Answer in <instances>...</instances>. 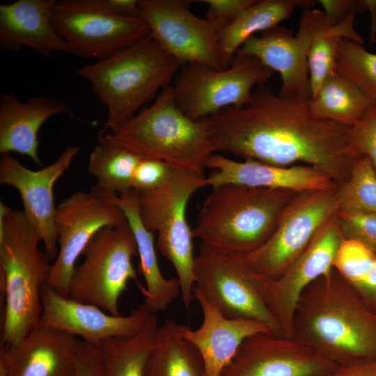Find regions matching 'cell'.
Masks as SVG:
<instances>
[{
  "mask_svg": "<svg viewBox=\"0 0 376 376\" xmlns=\"http://www.w3.org/2000/svg\"><path fill=\"white\" fill-rule=\"evenodd\" d=\"M92 189L116 204L125 214L136 244L138 272L146 283V286L137 285L145 298L143 303L152 314L163 312L180 295V288L177 278L166 279L162 273L153 233L146 228L140 217L139 194L133 189L120 195L102 192L93 187Z\"/></svg>",
  "mask_w": 376,
  "mask_h": 376,
  "instance_id": "24",
  "label": "cell"
},
{
  "mask_svg": "<svg viewBox=\"0 0 376 376\" xmlns=\"http://www.w3.org/2000/svg\"><path fill=\"white\" fill-rule=\"evenodd\" d=\"M207 168L212 171L206 177L211 187L235 184L256 187L284 189L295 192L305 190L336 191L337 185L325 173L304 164L281 167L253 159L235 161L214 153Z\"/></svg>",
  "mask_w": 376,
  "mask_h": 376,
  "instance_id": "21",
  "label": "cell"
},
{
  "mask_svg": "<svg viewBox=\"0 0 376 376\" xmlns=\"http://www.w3.org/2000/svg\"><path fill=\"white\" fill-rule=\"evenodd\" d=\"M180 325L168 318L158 326L145 376H204L201 356L183 338Z\"/></svg>",
  "mask_w": 376,
  "mask_h": 376,
  "instance_id": "27",
  "label": "cell"
},
{
  "mask_svg": "<svg viewBox=\"0 0 376 376\" xmlns=\"http://www.w3.org/2000/svg\"><path fill=\"white\" fill-rule=\"evenodd\" d=\"M207 185L204 174L175 168L159 188L139 194V213L143 224L157 235L156 246L169 260L177 274L180 298L189 311L195 284L192 229L187 218L191 196Z\"/></svg>",
  "mask_w": 376,
  "mask_h": 376,
  "instance_id": "7",
  "label": "cell"
},
{
  "mask_svg": "<svg viewBox=\"0 0 376 376\" xmlns=\"http://www.w3.org/2000/svg\"><path fill=\"white\" fill-rule=\"evenodd\" d=\"M338 212L336 191H298L285 207L269 239L256 251L242 257L255 272L269 279H277Z\"/></svg>",
  "mask_w": 376,
  "mask_h": 376,
  "instance_id": "11",
  "label": "cell"
},
{
  "mask_svg": "<svg viewBox=\"0 0 376 376\" xmlns=\"http://www.w3.org/2000/svg\"><path fill=\"white\" fill-rule=\"evenodd\" d=\"M82 256L70 281L68 297L120 315L118 300L129 281L140 283L132 264V258L138 256L136 244L127 221L100 230Z\"/></svg>",
  "mask_w": 376,
  "mask_h": 376,
  "instance_id": "9",
  "label": "cell"
},
{
  "mask_svg": "<svg viewBox=\"0 0 376 376\" xmlns=\"http://www.w3.org/2000/svg\"><path fill=\"white\" fill-rule=\"evenodd\" d=\"M345 239L357 240L376 255V214L369 212L342 211L337 213Z\"/></svg>",
  "mask_w": 376,
  "mask_h": 376,
  "instance_id": "35",
  "label": "cell"
},
{
  "mask_svg": "<svg viewBox=\"0 0 376 376\" xmlns=\"http://www.w3.org/2000/svg\"><path fill=\"white\" fill-rule=\"evenodd\" d=\"M111 134L118 143L144 157L201 174L215 152L201 120H191L176 107L171 85Z\"/></svg>",
  "mask_w": 376,
  "mask_h": 376,
  "instance_id": "6",
  "label": "cell"
},
{
  "mask_svg": "<svg viewBox=\"0 0 376 376\" xmlns=\"http://www.w3.org/2000/svg\"><path fill=\"white\" fill-rule=\"evenodd\" d=\"M182 66L148 36L107 58L79 68L107 109L100 134L114 133L164 88L171 85Z\"/></svg>",
  "mask_w": 376,
  "mask_h": 376,
  "instance_id": "5",
  "label": "cell"
},
{
  "mask_svg": "<svg viewBox=\"0 0 376 376\" xmlns=\"http://www.w3.org/2000/svg\"><path fill=\"white\" fill-rule=\"evenodd\" d=\"M338 366L292 338L259 333L244 340L221 376H324Z\"/></svg>",
  "mask_w": 376,
  "mask_h": 376,
  "instance_id": "18",
  "label": "cell"
},
{
  "mask_svg": "<svg viewBox=\"0 0 376 376\" xmlns=\"http://www.w3.org/2000/svg\"><path fill=\"white\" fill-rule=\"evenodd\" d=\"M113 13L127 18L141 19L138 0H102Z\"/></svg>",
  "mask_w": 376,
  "mask_h": 376,
  "instance_id": "43",
  "label": "cell"
},
{
  "mask_svg": "<svg viewBox=\"0 0 376 376\" xmlns=\"http://www.w3.org/2000/svg\"><path fill=\"white\" fill-rule=\"evenodd\" d=\"M122 210L91 189L65 198L56 207L55 228L58 254L51 265L47 283L68 297L70 281L79 257L102 229L127 222Z\"/></svg>",
  "mask_w": 376,
  "mask_h": 376,
  "instance_id": "13",
  "label": "cell"
},
{
  "mask_svg": "<svg viewBox=\"0 0 376 376\" xmlns=\"http://www.w3.org/2000/svg\"><path fill=\"white\" fill-rule=\"evenodd\" d=\"M143 157L118 143L110 132L99 134L87 166L88 172L96 180L93 187L118 195L130 191L134 171Z\"/></svg>",
  "mask_w": 376,
  "mask_h": 376,
  "instance_id": "30",
  "label": "cell"
},
{
  "mask_svg": "<svg viewBox=\"0 0 376 376\" xmlns=\"http://www.w3.org/2000/svg\"><path fill=\"white\" fill-rule=\"evenodd\" d=\"M354 288L368 307L376 315V262L368 276Z\"/></svg>",
  "mask_w": 376,
  "mask_h": 376,
  "instance_id": "41",
  "label": "cell"
},
{
  "mask_svg": "<svg viewBox=\"0 0 376 376\" xmlns=\"http://www.w3.org/2000/svg\"><path fill=\"white\" fill-rule=\"evenodd\" d=\"M50 11L56 31L88 59H104L150 35L142 19L119 16L102 0H52Z\"/></svg>",
  "mask_w": 376,
  "mask_h": 376,
  "instance_id": "10",
  "label": "cell"
},
{
  "mask_svg": "<svg viewBox=\"0 0 376 376\" xmlns=\"http://www.w3.org/2000/svg\"><path fill=\"white\" fill-rule=\"evenodd\" d=\"M158 326L157 314H152L135 335L103 340L100 345L102 355L100 376H145Z\"/></svg>",
  "mask_w": 376,
  "mask_h": 376,
  "instance_id": "31",
  "label": "cell"
},
{
  "mask_svg": "<svg viewBox=\"0 0 376 376\" xmlns=\"http://www.w3.org/2000/svg\"><path fill=\"white\" fill-rule=\"evenodd\" d=\"M365 1L366 10L370 16V42L376 45V0H365Z\"/></svg>",
  "mask_w": 376,
  "mask_h": 376,
  "instance_id": "44",
  "label": "cell"
},
{
  "mask_svg": "<svg viewBox=\"0 0 376 376\" xmlns=\"http://www.w3.org/2000/svg\"><path fill=\"white\" fill-rule=\"evenodd\" d=\"M193 294L202 311V323L196 329L181 324L180 329L183 338L199 353L204 376H221L248 337L259 333L275 334L265 323L225 316L195 288Z\"/></svg>",
  "mask_w": 376,
  "mask_h": 376,
  "instance_id": "20",
  "label": "cell"
},
{
  "mask_svg": "<svg viewBox=\"0 0 376 376\" xmlns=\"http://www.w3.org/2000/svg\"><path fill=\"white\" fill-rule=\"evenodd\" d=\"M63 102L35 96L23 102L11 93L0 99V153L17 152L42 164L38 156V133L52 116L70 113Z\"/></svg>",
  "mask_w": 376,
  "mask_h": 376,
  "instance_id": "25",
  "label": "cell"
},
{
  "mask_svg": "<svg viewBox=\"0 0 376 376\" xmlns=\"http://www.w3.org/2000/svg\"><path fill=\"white\" fill-rule=\"evenodd\" d=\"M308 7L301 15L298 31L276 26L248 38L237 52L253 56L280 74L283 97L308 102L311 98L308 55L314 29Z\"/></svg>",
  "mask_w": 376,
  "mask_h": 376,
  "instance_id": "17",
  "label": "cell"
},
{
  "mask_svg": "<svg viewBox=\"0 0 376 376\" xmlns=\"http://www.w3.org/2000/svg\"><path fill=\"white\" fill-rule=\"evenodd\" d=\"M151 315L142 303L128 315H113L95 305L65 297L46 283L42 290L38 325L65 331L85 342L100 345L108 338L135 335Z\"/></svg>",
  "mask_w": 376,
  "mask_h": 376,
  "instance_id": "19",
  "label": "cell"
},
{
  "mask_svg": "<svg viewBox=\"0 0 376 376\" xmlns=\"http://www.w3.org/2000/svg\"><path fill=\"white\" fill-rule=\"evenodd\" d=\"M194 288L225 316L265 323L276 335L283 336L257 289L256 272L242 256L217 252L201 244L194 258Z\"/></svg>",
  "mask_w": 376,
  "mask_h": 376,
  "instance_id": "12",
  "label": "cell"
},
{
  "mask_svg": "<svg viewBox=\"0 0 376 376\" xmlns=\"http://www.w3.org/2000/svg\"><path fill=\"white\" fill-rule=\"evenodd\" d=\"M40 237L23 211L0 203V281L4 295L1 346L21 341L39 324L42 290L51 269Z\"/></svg>",
  "mask_w": 376,
  "mask_h": 376,
  "instance_id": "4",
  "label": "cell"
},
{
  "mask_svg": "<svg viewBox=\"0 0 376 376\" xmlns=\"http://www.w3.org/2000/svg\"><path fill=\"white\" fill-rule=\"evenodd\" d=\"M52 0H18L0 6V45L17 52L28 47L45 58L54 52L75 54L54 28Z\"/></svg>",
  "mask_w": 376,
  "mask_h": 376,
  "instance_id": "23",
  "label": "cell"
},
{
  "mask_svg": "<svg viewBox=\"0 0 376 376\" xmlns=\"http://www.w3.org/2000/svg\"><path fill=\"white\" fill-rule=\"evenodd\" d=\"M350 139L356 155L368 158L376 171V103L350 127Z\"/></svg>",
  "mask_w": 376,
  "mask_h": 376,
  "instance_id": "36",
  "label": "cell"
},
{
  "mask_svg": "<svg viewBox=\"0 0 376 376\" xmlns=\"http://www.w3.org/2000/svg\"><path fill=\"white\" fill-rule=\"evenodd\" d=\"M81 340L52 327L38 326L21 341L1 346L10 376H72Z\"/></svg>",
  "mask_w": 376,
  "mask_h": 376,
  "instance_id": "22",
  "label": "cell"
},
{
  "mask_svg": "<svg viewBox=\"0 0 376 376\" xmlns=\"http://www.w3.org/2000/svg\"><path fill=\"white\" fill-rule=\"evenodd\" d=\"M102 355L100 345L81 340L72 376H100Z\"/></svg>",
  "mask_w": 376,
  "mask_h": 376,
  "instance_id": "39",
  "label": "cell"
},
{
  "mask_svg": "<svg viewBox=\"0 0 376 376\" xmlns=\"http://www.w3.org/2000/svg\"><path fill=\"white\" fill-rule=\"evenodd\" d=\"M308 102L283 97L265 85L241 107H228L201 119L215 152L289 167L304 164L345 182L359 158L350 127L315 117Z\"/></svg>",
  "mask_w": 376,
  "mask_h": 376,
  "instance_id": "1",
  "label": "cell"
},
{
  "mask_svg": "<svg viewBox=\"0 0 376 376\" xmlns=\"http://www.w3.org/2000/svg\"><path fill=\"white\" fill-rule=\"evenodd\" d=\"M374 104L354 83L334 72L311 98L308 106L311 113L318 118L351 127Z\"/></svg>",
  "mask_w": 376,
  "mask_h": 376,
  "instance_id": "29",
  "label": "cell"
},
{
  "mask_svg": "<svg viewBox=\"0 0 376 376\" xmlns=\"http://www.w3.org/2000/svg\"><path fill=\"white\" fill-rule=\"evenodd\" d=\"M296 193L235 184L213 187L198 214L193 237L217 252L247 255L269 239Z\"/></svg>",
  "mask_w": 376,
  "mask_h": 376,
  "instance_id": "3",
  "label": "cell"
},
{
  "mask_svg": "<svg viewBox=\"0 0 376 376\" xmlns=\"http://www.w3.org/2000/svg\"><path fill=\"white\" fill-rule=\"evenodd\" d=\"M314 29V36L308 55L311 97L319 91L324 80L336 72L338 45L345 38L363 45L362 36L354 29L355 15H350L340 22L329 26L323 11L309 10Z\"/></svg>",
  "mask_w": 376,
  "mask_h": 376,
  "instance_id": "28",
  "label": "cell"
},
{
  "mask_svg": "<svg viewBox=\"0 0 376 376\" xmlns=\"http://www.w3.org/2000/svg\"><path fill=\"white\" fill-rule=\"evenodd\" d=\"M175 168L160 159L143 157L134 171L132 188L139 194L155 190L165 183Z\"/></svg>",
  "mask_w": 376,
  "mask_h": 376,
  "instance_id": "37",
  "label": "cell"
},
{
  "mask_svg": "<svg viewBox=\"0 0 376 376\" xmlns=\"http://www.w3.org/2000/svg\"><path fill=\"white\" fill-rule=\"evenodd\" d=\"M324 376H376V360L338 366L334 370Z\"/></svg>",
  "mask_w": 376,
  "mask_h": 376,
  "instance_id": "42",
  "label": "cell"
},
{
  "mask_svg": "<svg viewBox=\"0 0 376 376\" xmlns=\"http://www.w3.org/2000/svg\"><path fill=\"white\" fill-rule=\"evenodd\" d=\"M151 37L182 66L200 63L223 70L219 49L221 23L198 17L181 0H138Z\"/></svg>",
  "mask_w": 376,
  "mask_h": 376,
  "instance_id": "14",
  "label": "cell"
},
{
  "mask_svg": "<svg viewBox=\"0 0 376 376\" xmlns=\"http://www.w3.org/2000/svg\"><path fill=\"white\" fill-rule=\"evenodd\" d=\"M257 0H199L208 6L205 18L226 26Z\"/></svg>",
  "mask_w": 376,
  "mask_h": 376,
  "instance_id": "38",
  "label": "cell"
},
{
  "mask_svg": "<svg viewBox=\"0 0 376 376\" xmlns=\"http://www.w3.org/2000/svg\"><path fill=\"white\" fill-rule=\"evenodd\" d=\"M343 239L336 214L323 225L281 277L272 280L256 273L257 289L283 336L292 338L293 318L301 293L332 269L335 254Z\"/></svg>",
  "mask_w": 376,
  "mask_h": 376,
  "instance_id": "15",
  "label": "cell"
},
{
  "mask_svg": "<svg viewBox=\"0 0 376 376\" xmlns=\"http://www.w3.org/2000/svg\"><path fill=\"white\" fill-rule=\"evenodd\" d=\"M273 73L256 58L239 52L226 69L189 63L171 84L173 100L185 116L199 120L228 107L244 106L253 88L265 85Z\"/></svg>",
  "mask_w": 376,
  "mask_h": 376,
  "instance_id": "8",
  "label": "cell"
},
{
  "mask_svg": "<svg viewBox=\"0 0 376 376\" xmlns=\"http://www.w3.org/2000/svg\"><path fill=\"white\" fill-rule=\"evenodd\" d=\"M338 211H360L376 214V171L366 157L359 158L347 180L337 186Z\"/></svg>",
  "mask_w": 376,
  "mask_h": 376,
  "instance_id": "32",
  "label": "cell"
},
{
  "mask_svg": "<svg viewBox=\"0 0 376 376\" xmlns=\"http://www.w3.org/2000/svg\"><path fill=\"white\" fill-rule=\"evenodd\" d=\"M0 376H10L6 361L1 354H0Z\"/></svg>",
  "mask_w": 376,
  "mask_h": 376,
  "instance_id": "45",
  "label": "cell"
},
{
  "mask_svg": "<svg viewBox=\"0 0 376 376\" xmlns=\"http://www.w3.org/2000/svg\"><path fill=\"white\" fill-rule=\"evenodd\" d=\"M311 1L260 0L244 9L219 33V49L222 69L230 61L243 43L257 32L274 28L289 17L296 6L313 5Z\"/></svg>",
  "mask_w": 376,
  "mask_h": 376,
  "instance_id": "26",
  "label": "cell"
},
{
  "mask_svg": "<svg viewBox=\"0 0 376 376\" xmlns=\"http://www.w3.org/2000/svg\"><path fill=\"white\" fill-rule=\"evenodd\" d=\"M79 150L77 146H68L53 163L37 171L24 166L10 153L1 154L0 183L19 192L22 211L38 232L50 260L56 259L58 251L54 187Z\"/></svg>",
  "mask_w": 376,
  "mask_h": 376,
  "instance_id": "16",
  "label": "cell"
},
{
  "mask_svg": "<svg viewBox=\"0 0 376 376\" xmlns=\"http://www.w3.org/2000/svg\"><path fill=\"white\" fill-rule=\"evenodd\" d=\"M376 262V255L363 244L343 239L335 254L332 268L353 286L361 283Z\"/></svg>",
  "mask_w": 376,
  "mask_h": 376,
  "instance_id": "34",
  "label": "cell"
},
{
  "mask_svg": "<svg viewBox=\"0 0 376 376\" xmlns=\"http://www.w3.org/2000/svg\"><path fill=\"white\" fill-rule=\"evenodd\" d=\"M317 2L323 8L325 22L329 26L367 10L365 0H320Z\"/></svg>",
  "mask_w": 376,
  "mask_h": 376,
  "instance_id": "40",
  "label": "cell"
},
{
  "mask_svg": "<svg viewBox=\"0 0 376 376\" xmlns=\"http://www.w3.org/2000/svg\"><path fill=\"white\" fill-rule=\"evenodd\" d=\"M292 338L338 366L376 360V315L332 268L301 293Z\"/></svg>",
  "mask_w": 376,
  "mask_h": 376,
  "instance_id": "2",
  "label": "cell"
},
{
  "mask_svg": "<svg viewBox=\"0 0 376 376\" xmlns=\"http://www.w3.org/2000/svg\"><path fill=\"white\" fill-rule=\"evenodd\" d=\"M336 72L376 103V53L368 52L361 44L343 38L338 45Z\"/></svg>",
  "mask_w": 376,
  "mask_h": 376,
  "instance_id": "33",
  "label": "cell"
}]
</instances>
